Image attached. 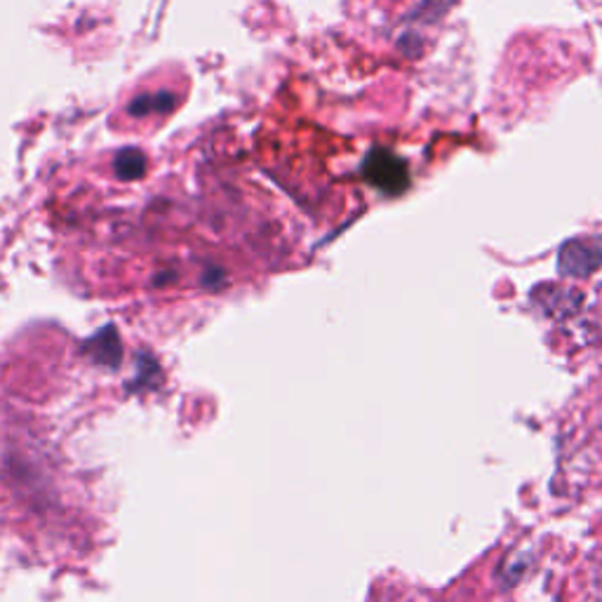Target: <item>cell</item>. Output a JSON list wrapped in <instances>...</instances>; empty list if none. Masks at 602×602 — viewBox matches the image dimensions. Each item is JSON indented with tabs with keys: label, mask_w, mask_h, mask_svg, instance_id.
<instances>
[{
	"label": "cell",
	"mask_w": 602,
	"mask_h": 602,
	"mask_svg": "<svg viewBox=\"0 0 602 602\" xmlns=\"http://www.w3.org/2000/svg\"><path fill=\"white\" fill-rule=\"evenodd\" d=\"M184 102V88L175 80L153 71L141 78L133 92L123 97L111 125L121 130V135H155L172 118Z\"/></svg>",
	"instance_id": "6da1fadb"
},
{
	"label": "cell",
	"mask_w": 602,
	"mask_h": 602,
	"mask_svg": "<svg viewBox=\"0 0 602 602\" xmlns=\"http://www.w3.org/2000/svg\"><path fill=\"white\" fill-rule=\"evenodd\" d=\"M363 170L367 181L375 184L379 191L389 196L403 193L410 186V172L405 161H400V158L393 155L391 151H384V149L369 151V155L363 163Z\"/></svg>",
	"instance_id": "7a4b0ae2"
}]
</instances>
